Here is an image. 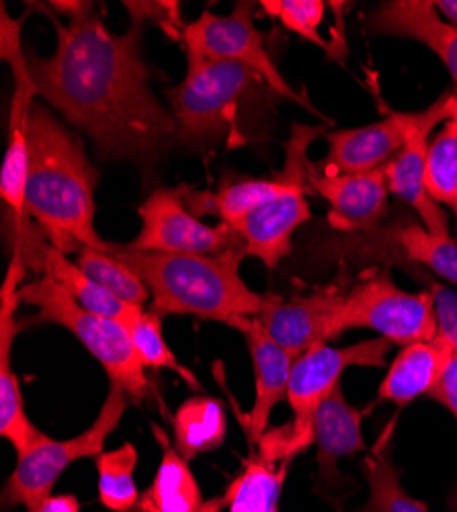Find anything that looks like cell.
Masks as SVG:
<instances>
[{
	"mask_svg": "<svg viewBox=\"0 0 457 512\" xmlns=\"http://www.w3.org/2000/svg\"><path fill=\"white\" fill-rule=\"evenodd\" d=\"M27 512H80V502L72 494H58V496L52 494L39 506H35L33 510H27Z\"/></svg>",
	"mask_w": 457,
	"mask_h": 512,
	"instance_id": "obj_37",
	"label": "cell"
},
{
	"mask_svg": "<svg viewBox=\"0 0 457 512\" xmlns=\"http://www.w3.org/2000/svg\"><path fill=\"white\" fill-rule=\"evenodd\" d=\"M226 326L242 332L248 345V353H251L253 359L255 402L253 408L246 412V416H240V422L244 424L248 441L253 445H259V441L267 433V424L273 408L283 398H287L294 359L275 343L257 318L238 316L228 320Z\"/></svg>",
	"mask_w": 457,
	"mask_h": 512,
	"instance_id": "obj_19",
	"label": "cell"
},
{
	"mask_svg": "<svg viewBox=\"0 0 457 512\" xmlns=\"http://www.w3.org/2000/svg\"><path fill=\"white\" fill-rule=\"evenodd\" d=\"M0 58L13 72V97L9 113V142L0 173V195L11 209V220H27L25 187L29 173V121L35 107L37 87L33 82L29 60L21 44L23 19H13L5 5H0Z\"/></svg>",
	"mask_w": 457,
	"mask_h": 512,
	"instance_id": "obj_12",
	"label": "cell"
},
{
	"mask_svg": "<svg viewBox=\"0 0 457 512\" xmlns=\"http://www.w3.org/2000/svg\"><path fill=\"white\" fill-rule=\"evenodd\" d=\"M109 252L144 279L152 310L160 316H195L226 324L238 316L257 318L273 300V293H259L242 279V248L222 254H166L111 244Z\"/></svg>",
	"mask_w": 457,
	"mask_h": 512,
	"instance_id": "obj_3",
	"label": "cell"
},
{
	"mask_svg": "<svg viewBox=\"0 0 457 512\" xmlns=\"http://www.w3.org/2000/svg\"><path fill=\"white\" fill-rule=\"evenodd\" d=\"M439 13L451 23L457 27V0H439V3H435Z\"/></svg>",
	"mask_w": 457,
	"mask_h": 512,
	"instance_id": "obj_38",
	"label": "cell"
},
{
	"mask_svg": "<svg viewBox=\"0 0 457 512\" xmlns=\"http://www.w3.org/2000/svg\"><path fill=\"white\" fill-rule=\"evenodd\" d=\"M99 476V502L111 512H130L140 502L136 486L138 451L132 443H123L117 449L103 451L95 457Z\"/></svg>",
	"mask_w": 457,
	"mask_h": 512,
	"instance_id": "obj_31",
	"label": "cell"
},
{
	"mask_svg": "<svg viewBox=\"0 0 457 512\" xmlns=\"http://www.w3.org/2000/svg\"><path fill=\"white\" fill-rule=\"evenodd\" d=\"M257 7L259 3L244 0V3H236L234 11L224 17L205 9L183 29L187 60L242 64L259 74L273 95L308 107V101L289 87L267 52L263 33L255 25Z\"/></svg>",
	"mask_w": 457,
	"mask_h": 512,
	"instance_id": "obj_9",
	"label": "cell"
},
{
	"mask_svg": "<svg viewBox=\"0 0 457 512\" xmlns=\"http://www.w3.org/2000/svg\"><path fill=\"white\" fill-rule=\"evenodd\" d=\"M187 187H160L138 207L142 228L123 244L134 252L166 254H222L242 248L240 234L228 224H203L187 207Z\"/></svg>",
	"mask_w": 457,
	"mask_h": 512,
	"instance_id": "obj_11",
	"label": "cell"
},
{
	"mask_svg": "<svg viewBox=\"0 0 457 512\" xmlns=\"http://www.w3.org/2000/svg\"><path fill=\"white\" fill-rule=\"evenodd\" d=\"M224 508H228L226 498L224 496H216V498L205 500L197 512H222Z\"/></svg>",
	"mask_w": 457,
	"mask_h": 512,
	"instance_id": "obj_39",
	"label": "cell"
},
{
	"mask_svg": "<svg viewBox=\"0 0 457 512\" xmlns=\"http://www.w3.org/2000/svg\"><path fill=\"white\" fill-rule=\"evenodd\" d=\"M367 29L419 41L443 62L457 84V27L441 17L431 0H390L367 15Z\"/></svg>",
	"mask_w": 457,
	"mask_h": 512,
	"instance_id": "obj_21",
	"label": "cell"
},
{
	"mask_svg": "<svg viewBox=\"0 0 457 512\" xmlns=\"http://www.w3.org/2000/svg\"><path fill=\"white\" fill-rule=\"evenodd\" d=\"M21 302L35 308V320L56 324L74 334L78 343L105 369L111 386L121 388L132 402L146 400L150 381L146 367L119 320L105 318L82 308L54 279L37 277L21 287Z\"/></svg>",
	"mask_w": 457,
	"mask_h": 512,
	"instance_id": "obj_5",
	"label": "cell"
},
{
	"mask_svg": "<svg viewBox=\"0 0 457 512\" xmlns=\"http://www.w3.org/2000/svg\"><path fill=\"white\" fill-rule=\"evenodd\" d=\"M429 396H431V400L445 406L457 420V353L451 355L443 375L439 377L437 386L433 388V392Z\"/></svg>",
	"mask_w": 457,
	"mask_h": 512,
	"instance_id": "obj_36",
	"label": "cell"
},
{
	"mask_svg": "<svg viewBox=\"0 0 457 512\" xmlns=\"http://www.w3.org/2000/svg\"><path fill=\"white\" fill-rule=\"evenodd\" d=\"M150 429L162 455L152 484L140 494V502L130 512H197L205 500L189 461L158 424L152 422Z\"/></svg>",
	"mask_w": 457,
	"mask_h": 512,
	"instance_id": "obj_25",
	"label": "cell"
},
{
	"mask_svg": "<svg viewBox=\"0 0 457 512\" xmlns=\"http://www.w3.org/2000/svg\"><path fill=\"white\" fill-rule=\"evenodd\" d=\"M130 404L132 400L126 392L111 386L89 429L64 441H56L46 433L41 435L37 443L17 455V465L3 490V504L7 508L25 506L27 510H33L50 498L56 482L74 461L99 457L105 451L109 435L117 429Z\"/></svg>",
	"mask_w": 457,
	"mask_h": 512,
	"instance_id": "obj_7",
	"label": "cell"
},
{
	"mask_svg": "<svg viewBox=\"0 0 457 512\" xmlns=\"http://www.w3.org/2000/svg\"><path fill=\"white\" fill-rule=\"evenodd\" d=\"M27 271L21 248L13 246L7 275L0 285V435L17 449V455L25 453L44 435L25 412L19 377L11 365L13 345L21 330L17 310L21 306V287L25 285Z\"/></svg>",
	"mask_w": 457,
	"mask_h": 512,
	"instance_id": "obj_15",
	"label": "cell"
},
{
	"mask_svg": "<svg viewBox=\"0 0 457 512\" xmlns=\"http://www.w3.org/2000/svg\"><path fill=\"white\" fill-rule=\"evenodd\" d=\"M347 291V279L339 277L324 287L289 297V300L273 295L271 304L257 320L275 343L296 361L304 353L337 338L335 324Z\"/></svg>",
	"mask_w": 457,
	"mask_h": 512,
	"instance_id": "obj_14",
	"label": "cell"
},
{
	"mask_svg": "<svg viewBox=\"0 0 457 512\" xmlns=\"http://www.w3.org/2000/svg\"><path fill=\"white\" fill-rule=\"evenodd\" d=\"M259 9L267 17L277 19L287 31L312 41L330 54V44L320 33L330 3H322V0H261Z\"/></svg>",
	"mask_w": 457,
	"mask_h": 512,
	"instance_id": "obj_33",
	"label": "cell"
},
{
	"mask_svg": "<svg viewBox=\"0 0 457 512\" xmlns=\"http://www.w3.org/2000/svg\"><path fill=\"white\" fill-rule=\"evenodd\" d=\"M132 336V343L144 363V367L150 369H166L179 375L189 388L201 390L199 377L185 367L175 353L171 351L169 343H166L162 332V316L156 314L152 308H132L130 314L121 322Z\"/></svg>",
	"mask_w": 457,
	"mask_h": 512,
	"instance_id": "obj_28",
	"label": "cell"
},
{
	"mask_svg": "<svg viewBox=\"0 0 457 512\" xmlns=\"http://www.w3.org/2000/svg\"><path fill=\"white\" fill-rule=\"evenodd\" d=\"M427 189L435 203L451 209L457 230V103L453 117L441 125L439 134L429 142Z\"/></svg>",
	"mask_w": 457,
	"mask_h": 512,
	"instance_id": "obj_32",
	"label": "cell"
},
{
	"mask_svg": "<svg viewBox=\"0 0 457 512\" xmlns=\"http://www.w3.org/2000/svg\"><path fill=\"white\" fill-rule=\"evenodd\" d=\"M306 191L308 187H298L269 199L232 226L242 238L246 256L259 259L269 271L277 269L292 252L294 232L312 218Z\"/></svg>",
	"mask_w": 457,
	"mask_h": 512,
	"instance_id": "obj_20",
	"label": "cell"
},
{
	"mask_svg": "<svg viewBox=\"0 0 457 512\" xmlns=\"http://www.w3.org/2000/svg\"><path fill=\"white\" fill-rule=\"evenodd\" d=\"M39 7L58 41L50 58L27 56L37 97L87 134L101 158L152 164L177 138V123L152 91L144 25L113 33L97 13L62 21L48 5Z\"/></svg>",
	"mask_w": 457,
	"mask_h": 512,
	"instance_id": "obj_1",
	"label": "cell"
},
{
	"mask_svg": "<svg viewBox=\"0 0 457 512\" xmlns=\"http://www.w3.org/2000/svg\"><path fill=\"white\" fill-rule=\"evenodd\" d=\"M453 351L441 338L421 340L402 347L380 383L378 400L406 408L421 396H429L443 375Z\"/></svg>",
	"mask_w": 457,
	"mask_h": 512,
	"instance_id": "obj_23",
	"label": "cell"
},
{
	"mask_svg": "<svg viewBox=\"0 0 457 512\" xmlns=\"http://www.w3.org/2000/svg\"><path fill=\"white\" fill-rule=\"evenodd\" d=\"M175 449L187 459L216 451L228 437V414L218 398L193 396L173 416Z\"/></svg>",
	"mask_w": 457,
	"mask_h": 512,
	"instance_id": "obj_26",
	"label": "cell"
},
{
	"mask_svg": "<svg viewBox=\"0 0 457 512\" xmlns=\"http://www.w3.org/2000/svg\"><path fill=\"white\" fill-rule=\"evenodd\" d=\"M308 187L328 205V222L339 232L365 234L378 230L388 211V181L384 168L355 175H322L314 162L308 166Z\"/></svg>",
	"mask_w": 457,
	"mask_h": 512,
	"instance_id": "obj_17",
	"label": "cell"
},
{
	"mask_svg": "<svg viewBox=\"0 0 457 512\" xmlns=\"http://www.w3.org/2000/svg\"><path fill=\"white\" fill-rule=\"evenodd\" d=\"M390 447H380L363 461V474L369 486V500L361 512H431L425 502L412 498L392 459Z\"/></svg>",
	"mask_w": 457,
	"mask_h": 512,
	"instance_id": "obj_30",
	"label": "cell"
},
{
	"mask_svg": "<svg viewBox=\"0 0 457 512\" xmlns=\"http://www.w3.org/2000/svg\"><path fill=\"white\" fill-rule=\"evenodd\" d=\"M361 422L363 412L347 402L341 386L318 408L314 418V445L322 482L335 484L341 478L337 469L339 459L365 449Z\"/></svg>",
	"mask_w": 457,
	"mask_h": 512,
	"instance_id": "obj_24",
	"label": "cell"
},
{
	"mask_svg": "<svg viewBox=\"0 0 457 512\" xmlns=\"http://www.w3.org/2000/svg\"><path fill=\"white\" fill-rule=\"evenodd\" d=\"M13 246L21 248L27 269L37 271L39 277H50L60 283L85 310L123 322L134 308L119 302L115 295L82 273V269L68 259L66 252L56 248L29 218L13 222Z\"/></svg>",
	"mask_w": 457,
	"mask_h": 512,
	"instance_id": "obj_16",
	"label": "cell"
},
{
	"mask_svg": "<svg viewBox=\"0 0 457 512\" xmlns=\"http://www.w3.org/2000/svg\"><path fill=\"white\" fill-rule=\"evenodd\" d=\"M419 271L421 273H417V277L427 283V291L433 297L437 338H441L453 353H457V289L431 279L427 273H423V269Z\"/></svg>",
	"mask_w": 457,
	"mask_h": 512,
	"instance_id": "obj_35",
	"label": "cell"
},
{
	"mask_svg": "<svg viewBox=\"0 0 457 512\" xmlns=\"http://www.w3.org/2000/svg\"><path fill=\"white\" fill-rule=\"evenodd\" d=\"M457 91L443 93L433 105L417 113L388 111L378 123L353 127V130L326 132L328 154L316 164L322 175H355L384 168L425 123L447 121L455 113Z\"/></svg>",
	"mask_w": 457,
	"mask_h": 512,
	"instance_id": "obj_10",
	"label": "cell"
},
{
	"mask_svg": "<svg viewBox=\"0 0 457 512\" xmlns=\"http://www.w3.org/2000/svg\"><path fill=\"white\" fill-rule=\"evenodd\" d=\"M353 328H369L390 343L408 347L437 336V320L431 293L400 289L390 271H371L347 291L337 316L335 334Z\"/></svg>",
	"mask_w": 457,
	"mask_h": 512,
	"instance_id": "obj_8",
	"label": "cell"
},
{
	"mask_svg": "<svg viewBox=\"0 0 457 512\" xmlns=\"http://www.w3.org/2000/svg\"><path fill=\"white\" fill-rule=\"evenodd\" d=\"M287 467L289 461L271 463L261 455L244 461L240 474L224 494L228 512H279V496Z\"/></svg>",
	"mask_w": 457,
	"mask_h": 512,
	"instance_id": "obj_27",
	"label": "cell"
},
{
	"mask_svg": "<svg viewBox=\"0 0 457 512\" xmlns=\"http://www.w3.org/2000/svg\"><path fill=\"white\" fill-rule=\"evenodd\" d=\"M445 121L433 119L419 127L417 132L410 136L406 146L384 166L388 189L396 195L402 203L410 209L417 211V216L425 228L435 234L449 236V222L445 211L439 203L433 201L427 189V152H429V138L437 125Z\"/></svg>",
	"mask_w": 457,
	"mask_h": 512,
	"instance_id": "obj_22",
	"label": "cell"
},
{
	"mask_svg": "<svg viewBox=\"0 0 457 512\" xmlns=\"http://www.w3.org/2000/svg\"><path fill=\"white\" fill-rule=\"evenodd\" d=\"M187 62L183 82L166 93L177 138L187 144L220 142L232 134L242 107L267 84L242 64L193 58Z\"/></svg>",
	"mask_w": 457,
	"mask_h": 512,
	"instance_id": "obj_6",
	"label": "cell"
},
{
	"mask_svg": "<svg viewBox=\"0 0 457 512\" xmlns=\"http://www.w3.org/2000/svg\"><path fill=\"white\" fill-rule=\"evenodd\" d=\"M357 242L351 240V254L378 256L406 269H423L439 275L457 287V240L435 234L423 224L398 222L386 230H371L361 234Z\"/></svg>",
	"mask_w": 457,
	"mask_h": 512,
	"instance_id": "obj_18",
	"label": "cell"
},
{
	"mask_svg": "<svg viewBox=\"0 0 457 512\" xmlns=\"http://www.w3.org/2000/svg\"><path fill=\"white\" fill-rule=\"evenodd\" d=\"M76 265L97 285L115 295L119 302L134 308H146L152 304V295L144 279L128 263H123L111 252L80 248Z\"/></svg>",
	"mask_w": 457,
	"mask_h": 512,
	"instance_id": "obj_29",
	"label": "cell"
},
{
	"mask_svg": "<svg viewBox=\"0 0 457 512\" xmlns=\"http://www.w3.org/2000/svg\"><path fill=\"white\" fill-rule=\"evenodd\" d=\"M322 136H326L324 125L296 123L292 127V136L283 144L285 162L275 177L240 179L220 187L216 193L193 191L187 187V205L197 218L210 213V216L220 220V224H238L248 211H253L265 201L298 187H308V166L312 162L308 158V150Z\"/></svg>",
	"mask_w": 457,
	"mask_h": 512,
	"instance_id": "obj_13",
	"label": "cell"
},
{
	"mask_svg": "<svg viewBox=\"0 0 457 512\" xmlns=\"http://www.w3.org/2000/svg\"><path fill=\"white\" fill-rule=\"evenodd\" d=\"M390 345V340L378 336L341 349L320 345L296 359L287 388L294 420L265 433L259 441V455L271 463H283L314 445L316 412L341 386L343 373L349 367H386Z\"/></svg>",
	"mask_w": 457,
	"mask_h": 512,
	"instance_id": "obj_4",
	"label": "cell"
},
{
	"mask_svg": "<svg viewBox=\"0 0 457 512\" xmlns=\"http://www.w3.org/2000/svg\"><path fill=\"white\" fill-rule=\"evenodd\" d=\"M123 7H126L132 23L136 25H156L160 27L166 35H169L173 41H179V44H183V29H185V21L181 19V5L179 3H169V0H156V3H134V0H130V3H123Z\"/></svg>",
	"mask_w": 457,
	"mask_h": 512,
	"instance_id": "obj_34",
	"label": "cell"
},
{
	"mask_svg": "<svg viewBox=\"0 0 457 512\" xmlns=\"http://www.w3.org/2000/svg\"><path fill=\"white\" fill-rule=\"evenodd\" d=\"M97 179L82 138L48 105L35 103L29 121L25 213L66 254H78L80 248H111L95 228Z\"/></svg>",
	"mask_w": 457,
	"mask_h": 512,
	"instance_id": "obj_2",
	"label": "cell"
}]
</instances>
